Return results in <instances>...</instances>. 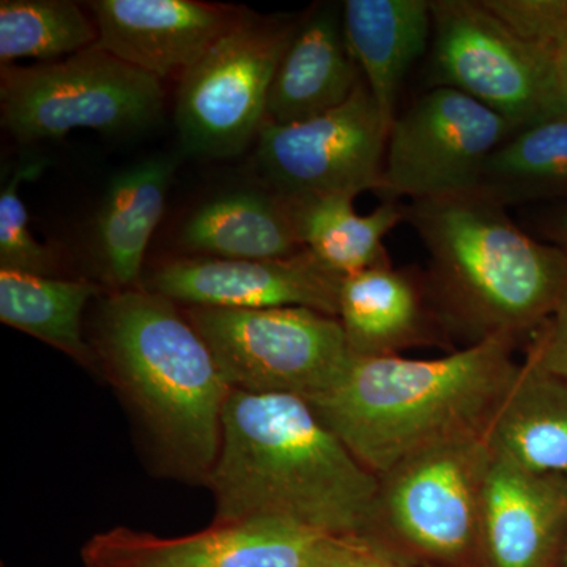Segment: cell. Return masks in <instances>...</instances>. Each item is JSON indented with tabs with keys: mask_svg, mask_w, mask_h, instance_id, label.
Masks as SVG:
<instances>
[{
	"mask_svg": "<svg viewBox=\"0 0 567 567\" xmlns=\"http://www.w3.org/2000/svg\"><path fill=\"white\" fill-rule=\"evenodd\" d=\"M215 522L279 520L322 536H374L380 480L303 398L230 390L205 481Z\"/></svg>",
	"mask_w": 567,
	"mask_h": 567,
	"instance_id": "obj_1",
	"label": "cell"
},
{
	"mask_svg": "<svg viewBox=\"0 0 567 567\" xmlns=\"http://www.w3.org/2000/svg\"><path fill=\"white\" fill-rule=\"evenodd\" d=\"M516 339L492 336L434 360L353 354L338 383L308 402L380 480L427 447L488 434L520 372Z\"/></svg>",
	"mask_w": 567,
	"mask_h": 567,
	"instance_id": "obj_2",
	"label": "cell"
},
{
	"mask_svg": "<svg viewBox=\"0 0 567 567\" xmlns=\"http://www.w3.org/2000/svg\"><path fill=\"white\" fill-rule=\"evenodd\" d=\"M96 347L173 475L205 483L221 446L230 388L173 300L126 289L100 309Z\"/></svg>",
	"mask_w": 567,
	"mask_h": 567,
	"instance_id": "obj_3",
	"label": "cell"
},
{
	"mask_svg": "<svg viewBox=\"0 0 567 567\" xmlns=\"http://www.w3.org/2000/svg\"><path fill=\"white\" fill-rule=\"evenodd\" d=\"M406 218L431 254L442 315L473 342L543 327L567 301V251L539 244L477 189L416 200Z\"/></svg>",
	"mask_w": 567,
	"mask_h": 567,
	"instance_id": "obj_4",
	"label": "cell"
},
{
	"mask_svg": "<svg viewBox=\"0 0 567 567\" xmlns=\"http://www.w3.org/2000/svg\"><path fill=\"white\" fill-rule=\"evenodd\" d=\"M186 319L227 386L244 393L312 401L338 383L353 357L341 322L311 309L193 306Z\"/></svg>",
	"mask_w": 567,
	"mask_h": 567,
	"instance_id": "obj_5",
	"label": "cell"
},
{
	"mask_svg": "<svg viewBox=\"0 0 567 567\" xmlns=\"http://www.w3.org/2000/svg\"><path fill=\"white\" fill-rule=\"evenodd\" d=\"M2 123L18 141L61 140L76 128L125 133L163 111L158 78L99 48L28 69L3 66Z\"/></svg>",
	"mask_w": 567,
	"mask_h": 567,
	"instance_id": "obj_6",
	"label": "cell"
},
{
	"mask_svg": "<svg viewBox=\"0 0 567 567\" xmlns=\"http://www.w3.org/2000/svg\"><path fill=\"white\" fill-rule=\"evenodd\" d=\"M289 29L235 20L182 73L175 123L183 148L208 158L238 155L259 136Z\"/></svg>",
	"mask_w": 567,
	"mask_h": 567,
	"instance_id": "obj_7",
	"label": "cell"
},
{
	"mask_svg": "<svg viewBox=\"0 0 567 567\" xmlns=\"http://www.w3.org/2000/svg\"><path fill=\"white\" fill-rule=\"evenodd\" d=\"M432 3L440 87L472 96L517 130L551 117V51L528 43L472 0Z\"/></svg>",
	"mask_w": 567,
	"mask_h": 567,
	"instance_id": "obj_8",
	"label": "cell"
},
{
	"mask_svg": "<svg viewBox=\"0 0 567 567\" xmlns=\"http://www.w3.org/2000/svg\"><path fill=\"white\" fill-rule=\"evenodd\" d=\"M511 132L518 130L495 111L439 85L394 118L377 193L415 203L475 193L487 159Z\"/></svg>",
	"mask_w": 567,
	"mask_h": 567,
	"instance_id": "obj_9",
	"label": "cell"
},
{
	"mask_svg": "<svg viewBox=\"0 0 567 567\" xmlns=\"http://www.w3.org/2000/svg\"><path fill=\"white\" fill-rule=\"evenodd\" d=\"M488 434L461 436L406 458L380 477V525L423 554L464 557L483 543Z\"/></svg>",
	"mask_w": 567,
	"mask_h": 567,
	"instance_id": "obj_10",
	"label": "cell"
},
{
	"mask_svg": "<svg viewBox=\"0 0 567 567\" xmlns=\"http://www.w3.org/2000/svg\"><path fill=\"white\" fill-rule=\"evenodd\" d=\"M390 130L364 80L341 106L292 125L265 122L257 162L287 200L379 192Z\"/></svg>",
	"mask_w": 567,
	"mask_h": 567,
	"instance_id": "obj_11",
	"label": "cell"
},
{
	"mask_svg": "<svg viewBox=\"0 0 567 567\" xmlns=\"http://www.w3.org/2000/svg\"><path fill=\"white\" fill-rule=\"evenodd\" d=\"M322 537L279 520L215 522L181 537L117 527L91 537L81 558L85 567H309Z\"/></svg>",
	"mask_w": 567,
	"mask_h": 567,
	"instance_id": "obj_12",
	"label": "cell"
},
{
	"mask_svg": "<svg viewBox=\"0 0 567 567\" xmlns=\"http://www.w3.org/2000/svg\"><path fill=\"white\" fill-rule=\"evenodd\" d=\"M342 278L308 249L284 259H189L164 265L153 292L205 308H305L336 317Z\"/></svg>",
	"mask_w": 567,
	"mask_h": 567,
	"instance_id": "obj_13",
	"label": "cell"
},
{
	"mask_svg": "<svg viewBox=\"0 0 567 567\" xmlns=\"http://www.w3.org/2000/svg\"><path fill=\"white\" fill-rule=\"evenodd\" d=\"M99 39L93 47L152 76L185 73L235 20L194 0L89 2Z\"/></svg>",
	"mask_w": 567,
	"mask_h": 567,
	"instance_id": "obj_14",
	"label": "cell"
},
{
	"mask_svg": "<svg viewBox=\"0 0 567 567\" xmlns=\"http://www.w3.org/2000/svg\"><path fill=\"white\" fill-rule=\"evenodd\" d=\"M567 539V481L494 453L484 491L483 546L494 567H551Z\"/></svg>",
	"mask_w": 567,
	"mask_h": 567,
	"instance_id": "obj_15",
	"label": "cell"
},
{
	"mask_svg": "<svg viewBox=\"0 0 567 567\" xmlns=\"http://www.w3.org/2000/svg\"><path fill=\"white\" fill-rule=\"evenodd\" d=\"M363 80L342 20L320 10L290 41L268 95V122L292 125L336 110Z\"/></svg>",
	"mask_w": 567,
	"mask_h": 567,
	"instance_id": "obj_16",
	"label": "cell"
},
{
	"mask_svg": "<svg viewBox=\"0 0 567 567\" xmlns=\"http://www.w3.org/2000/svg\"><path fill=\"white\" fill-rule=\"evenodd\" d=\"M342 25L383 122L391 130L406 71L423 54L432 31L427 0H347Z\"/></svg>",
	"mask_w": 567,
	"mask_h": 567,
	"instance_id": "obj_17",
	"label": "cell"
},
{
	"mask_svg": "<svg viewBox=\"0 0 567 567\" xmlns=\"http://www.w3.org/2000/svg\"><path fill=\"white\" fill-rule=\"evenodd\" d=\"M183 248L216 259H284L305 249L292 207L284 197L224 194L194 212L183 226Z\"/></svg>",
	"mask_w": 567,
	"mask_h": 567,
	"instance_id": "obj_18",
	"label": "cell"
},
{
	"mask_svg": "<svg viewBox=\"0 0 567 567\" xmlns=\"http://www.w3.org/2000/svg\"><path fill=\"white\" fill-rule=\"evenodd\" d=\"M499 456L567 481V382L527 360L488 429Z\"/></svg>",
	"mask_w": 567,
	"mask_h": 567,
	"instance_id": "obj_19",
	"label": "cell"
},
{
	"mask_svg": "<svg viewBox=\"0 0 567 567\" xmlns=\"http://www.w3.org/2000/svg\"><path fill=\"white\" fill-rule=\"evenodd\" d=\"M338 320L357 357L399 354L427 336L415 282L388 264L342 278Z\"/></svg>",
	"mask_w": 567,
	"mask_h": 567,
	"instance_id": "obj_20",
	"label": "cell"
},
{
	"mask_svg": "<svg viewBox=\"0 0 567 567\" xmlns=\"http://www.w3.org/2000/svg\"><path fill=\"white\" fill-rule=\"evenodd\" d=\"M175 167V156H153L118 173L107 186L96 219V240L107 275L117 286H133L140 279Z\"/></svg>",
	"mask_w": 567,
	"mask_h": 567,
	"instance_id": "obj_21",
	"label": "cell"
},
{
	"mask_svg": "<svg viewBox=\"0 0 567 567\" xmlns=\"http://www.w3.org/2000/svg\"><path fill=\"white\" fill-rule=\"evenodd\" d=\"M289 203L305 249L341 278L388 264L383 238L405 216L395 200H383L369 215H358L350 196Z\"/></svg>",
	"mask_w": 567,
	"mask_h": 567,
	"instance_id": "obj_22",
	"label": "cell"
},
{
	"mask_svg": "<svg viewBox=\"0 0 567 567\" xmlns=\"http://www.w3.org/2000/svg\"><path fill=\"white\" fill-rule=\"evenodd\" d=\"M99 289L91 282L0 270V320L99 369L96 354L82 338V315Z\"/></svg>",
	"mask_w": 567,
	"mask_h": 567,
	"instance_id": "obj_23",
	"label": "cell"
},
{
	"mask_svg": "<svg viewBox=\"0 0 567 567\" xmlns=\"http://www.w3.org/2000/svg\"><path fill=\"white\" fill-rule=\"evenodd\" d=\"M95 25L71 0H2L0 2V62L21 59L52 61L93 47Z\"/></svg>",
	"mask_w": 567,
	"mask_h": 567,
	"instance_id": "obj_24",
	"label": "cell"
},
{
	"mask_svg": "<svg viewBox=\"0 0 567 567\" xmlns=\"http://www.w3.org/2000/svg\"><path fill=\"white\" fill-rule=\"evenodd\" d=\"M567 185V115H551L518 130L484 167L481 192L502 194Z\"/></svg>",
	"mask_w": 567,
	"mask_h": 567,
	"instance_id": "obj_25",
	"label": "cell"
},
{
	"mask_svg": "<svg viewBox=\"0 0 567 567\" xmlns=\"http://www.w3.org/2000/svg\"><path fill=\"white\" fill-rule=\"evenodd\" d=\"M43 163L22 164L0 193V270L50 276L54 257L29 229V215L21 199V185L39 177Z\"/></svg>",
	"mask_w": 567,
	"mask_h": 567,
	"instance_id": "obj_26",
	"label": "cell"
},
{
	"mask_svg": "<svg viewBox=\"0 0 567 567\" xmlns=\"http://www.w3.org/2000/svg\"><path fill=\"white\" fill-rule=\"evenodd\" d=\"M511 31L550 51L567 37V0H484Z\"/></svg>",
	"mask_w": 567,
	"mask_h": 567,
	"instance_id": "obj_27",
	"label": "cell"
},
{
	"mask_svg": "<svg viewBox=\"0 0 567 567\" xmlns=\"http://www.w3.org/2000/svg\"><path fill=\"white\" fill-rule=\"evenodd\" d=\"M309 567H406L375 536H323Z\"/></svg>",
	"mask_w": 567,
	"mask_h": 567,
	"instance_id": "obj_28",
	"label": "cell"
},
{
	"mask_svg": "<svg viewBox=\"0 0 567 567\" xmlns=\"http://www.w3.org/2000/svg\"><path fill=\"white\" fill-rule=\"evenodd\" d=\"M527 361L544 374L567 382V301L540 327Z\"/></svg>",
	"mask_w": 567,
	"mask_h": 567,
	"instance_id": "obj_29",
	"label": "cell"
},
{
	"mask_svg": "<svg viewBox=\"0 0 567 567\" xmlns=\"http://www.w3.org/2000/svg\"><path fill=\"white\" fill-rule=\"evenodd\" d=\"M551 102L555 115H567V37L551 48Z\"/></svg>",
	"mask_w": 567,
	"mask_h": 567,
	"instance_id": "obj_30",
	"label": "cell"
},
{
	"mask_svg": "<svg viewBox=\"0 0 567 567\" xmlns=\"http://www.w3.org/2000/svg\"><path fill=\"white\" fill-rule=\"evenodd\" d=\"M555 237L559 241V248L567 251V210L563 212L557 223H555Z\"/></svg>",
	"mask_w": 567,
	"mask_h": 567,
	"instance_id": "obj_31",
	"label": "cell"
},
{
	"mask_svg": "<svg viewBox=\"0 0 567 567\" xmlns=\"http://www.w3.org/2000/svg\"><path fill=\"white\" fill-rule=\"evenodd\" d=\"M559 565L567 567V539L565 546H563L561 555H559Z\"/></svg>",
	"mask_w": 567,
	"mask_h": 567,
	"instance_id": "obj_32",
	"label": "cell"
}]
</instances>
